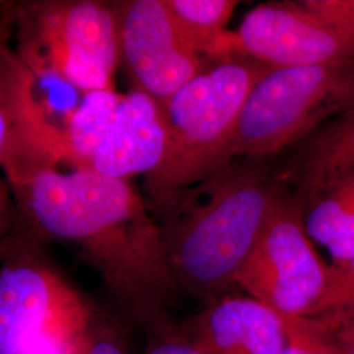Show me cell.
I'll return each mask as SVG.
<instances>
[{"instance_id":"cell-1","label":"cell","mask_w":354,"mask_h":354,"mask_svg":"<svg viewBox=\"0 0 354 354\" xmlns=\"http://www.w3.org/2000/svg\"><path fill=\"white\" fill-rule=\"evenodd\" d=\"M10 188L30 228L80 253L127 317L155 333L169 327L180 286L150 205L129 180L44 168Z\"/></svg>"},{"instance_id":"cell-2","label":"cell","mask_w":354,"mask_h":354,"mask_svg":"<svg viewBox=\"0 0 354 354\" xmlns=\"http://www.w3.org/2000/svg\"><path fill=\"white\" fill-rule=\"evenodd\" d=\"M276 188L266 162L239 159L193 185L150 198L180 289L207 304L228 295Z\"/></svg>"},{"instance_id":"cell-3","label":"cell","mask_w":354,"mask_h":354,"mask_svg":"<svg viewBox=\"0 0 354 354\" xmlns=\"http://www.w3.org/2000/svg\"><path fill=\"white\" fill-rule=\"evenodd\" d=\"M270 66L245 55L212 62L165 102L167 151L145 176L150 198L193 185L228 165L241 109Z\"/></svg>"},{"instance_id":"cell-4","label":"cell","mask_w":354,"mask_h":354,"mask_svg":"<svg viewBox=\"0 0 354 354\" xmlns=\"http://www.w3.org/2000/svg\"><path fill=\"white\" fill-rule=\"evenodd\" d=\"M354 106V59L273 67L251 89L227 162H266Z\"/></svg>"},{"instance_id":"cell-5","label":"cell","mask_w":354,"mask_h":354,"mask_svg":"<svg viewBox=\"0 0 354 354\" xmlns=\"http://www.w3.org/2000/svg\"><path fill=\"white\" fill-rule=\"evenodd\" d=\"M17 50L33 74L82 92L114 88L121 64L115 1L16 3Z\"/></svg>"},{"instance_id":"cell-6","label":"cell","mask_w":354,"mask_h":354,"mask_svg":"<svg viewBox=\"0 0 354 354\" xmlns=\"http://www.w3.org/2000/svg\"><path fill=\"white\" fill-rule=\"evenodd\" d=\"M0 268V354H74L95 311L53 266L19 243Z\"/></svg>"},{"instance_id":"cell-7","label":"cell","mask_w":354,"mask_h":354,"mask_svg":"<svg viewBox=\"0 0 354 354\" xmlns=\"http://www.w3.org/2000/svg\"><path fill=\"white\" fill-rule=\"evenodd\" d=\"M329 273L307 235L302 203L277 181L263 228L235 276L236 286L282 317H306L326 290Z\"/></svg>"},{"instance_id":"cell-8","label":"cell","mask_w":354,"mask_h":354,"mask_svg":"<svg viewBox=\"0 0 354 354\" xmlns=\"http://www.w3.org/2000/svg\"><path fill=\"white\" fill-rule=\"evenodd\" d=\"M121 62L134 89L165 106L209 62L180 35L165 0L115 1Z\"/></svg>"},{"instance_id":"cell-9","label":"cell","mask_w":354,"mask_h":354,"mask_svg":"<svg viewBox=\"0 0 354 354\" xmlns=\"http://www.w3.org/2000/svg\"><path fill=\"white\" fill-rule=\"evenodd\" d=\"M16 3L0 19V167L8 183L57 167L59 129L35 99L36 75L13 45Z\"/></svg>"},{"instance_id":"cell-10","label":"cell","mask_w":354,"mask_h":354,"mask_svg":"<svg viewBox=\"0 0 354 354\" xmlns=\"http://www.w3.org/2000/svg\"><path fill=\"white\" fill-rule=\"evenodd\" d=\"M238 54L270 67H294L354 59V48L308 12L299 0L266 1L234 32Z\"/></svg>"},{"instance_id":"cell-11","label":"cell","mask_w":354,"mask_h":354,"mask_svg":"<svg viewBox=\"0 0 354 354\" xmlns=\"http://www.w3.org/2000/svg\"><path fill=\"white\" fill-rule=\"evenodd\" d=\"M165 111L147 93L133 89L124 95L91 169L102 176L130 180L150 175L167 151Z\"/></svg>"},{"instance_id":"cell-12","label":"cell","mask_w":354,"mask_h":354,"mask_svg":"<svg viewBox=\"0 0 354 354\" xmlns=\"http://www.w3.org/2000/svg\"><path fill=\"white\" fill-rule=\"evenodd\" d=\"M209 354H281L283 317L251 297L226 295L197 317L192 340Z\"/></svg>"},{"instance_id":"cell-13","label":"cell","mask_w":354,"mask_h":354,"mask_svg":"<svg viewBox=\"0 0 354 354\" xmlns=\"http://www.w3.org/2000/svg\"><path fill=\"white\" fill-rule=\"evenodd\" d=\"M274 175L301 203L354 178V106L291 149Z\"/></svg>"},{"instance_id":"cell-14","label":"cell","mask_w":354,"mask_h":354,"mask_svg":"<svg viewBox=\"0 0 354 354\" xmlns=\"http://www.w3.org/2000/svg\"><path fill=\"white\" fill-rule=\"evenodd\" d=\"M304 227L313 241L328 250L330 266L354 256V178L304 200Z\"/></svg>"},{"instance_id":"cell-15","label":"cell","mask_w":354,"mask_h":354,"mask_svg":"<svg viewBox=\"0 0 354 354\" xmlns=\"http://www.w3.org/2000/svg\"><path fill=\"white\" fill-rule=\"evenodd\" d=\"M180 35L209 64L236 57L227 26L236 0H165Z\"/></svg>"},{"instance_id":"cell-16","label":"cell","mask_w":354,"mask_h":354,"mask_svg":"<svg viewBox=\"0 0 354 354\" xmlns=\"http://www.w3.org/2000/svg\"><path fill=\"white\" fill-rule=\"evenodd\" d=\"M122 97L115 89L83 95L61 130V162L71 163L74 169H91L95 155L113 125Z\"/></svg>"},{"instance_id":"cell-17","label":"cell","mask_w":354,"mask_h":354,"mask_svg":"<svg viewBox=\"0 0 354 354\" xmlns=\"http://www.w3.org/2000/svg\"><path fill=\"white\" fill-rule=\"evenodd\" d=\"M327 288L306 317L326 313L354 314V256L344 264L329 266Z\"/></svg>"},{"instance_id":"cell-18","label":"cell","mask_w":354,"mask_h":354,"mask_svg":"<svg viewBox=\"0 0 354 354\" xmlns=\"http://www.w3.org/2000/svg\"><path fill=\"white\" fill-rule=\"evenodd\" d=\"M286 345L281 354H344L311 317H283Z\"/></svg>"},{"instance_id":"cell-19","label":"cell","mask_w":354,"mask_h":354,"mask_svg":"<svg viewBox=\"0 0 354 354\" xmlns=\"http://www.w3.org/2000/svg\"><path fill=\"white\" fill-rule=\"evenodd\" d=\"M299 3L354 48V0H299Z\"/></svg>"},{"instance_id":"cell-20","label":"cell","mask_w":354,"mask_h":354,"mask_svg":"<svg viewBox=\"0 0 354 354\" xmlns=\"http://www.w3.org/2000/svg\"><path fill=\"white\" fill-rule=\"evenodd\" d=\"M76 354H129L121 333L96 313L89 322Z\"/></svg>"},{"instance_id":"cell-21","label":"cell","mask_w":354,"mask_h":354,"mask_svg":"<svg viewBox=\"0 0 354 354\" xmlns=\"http://www.w3.org/2000/svg\"><path fill=\"white\" fill-rule=\"evenodd\" d=\"M344 354H354V314L326 313L313 317Z\"/></svg>"},{"instance_id":"cell-22","label":"cell","mask_w":354,"mask_h":354,"mask_svg":"<svg viewBox=\"0 0 354 354\" xmlns=\"http://www.w3.org/2000/svg\"><path fill=\"white\" fill-rule=\"evenodd\" d=\"M156 335V342L146 354H209L194 342L172 333L171 328L163 329Z\"/></svg>"},{"instance_id":"cell-23","label":"cell","mask_w":354,"mask_h":354,"mask_svg":"<svg viewBox=\"0 0 354 354\" xmlns=\"http://www.w3.org/2000/svg\"><path fill=\"white\" fill-rule=\"evenodd\" d=\"M12 215L11 197L8 188L0 183V243L6 241L4 235L10 228V221Z\"/></svg>"},{"instance_id":"cell-24","label":"cell","mask_w":354,"mask_h":354,"mask_svg":"<svg viewBox=\"0 0 354 354\" xmlns=\"http://www.w3.org/2000/svg\"><path fill=\"white\" fill-rule=\"evenodd\" d=\"M11 1H0V19L3 17V15L8 10Z\"/></svg>"},{"instance_id":"cell-25","label":"cell","mask_w":354,"mask_h":354,"mask_svg":"<svg viewBox=\"0 0 354 354\" xmlns=\"http://www.w3.org/2000/svg\"><path fill=\"white\" fill-rule=\"evenodd\" d=\"M4 256H6V250H4V248L0 245V261H3Z\"/></svg>"},{"instance_id":"cell-26","label":"cell","mask_w":354,"mask_h":354,"mask_svg":"<svg viewBox=\"0 0 354 354\" xmlns=\"http://www.w3.org/2000/svg\"><path fill=\"white\" fill-rule=\"evenodd\" d=\"M80 342H82V340H80ZM77 348H79V346H77ZM76 352H77V349H76L75 353H74V354H76Z\"/></svg>"}]
</instances>
